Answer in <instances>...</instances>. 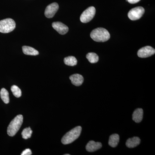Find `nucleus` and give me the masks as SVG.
Listing matches in <instances>:
<instances>
[{
  "label": "nucleus",
  "instance_id": "obj_1",
  "mask_svg": "<svg viewBox=\"0 0 155 155\" xmlns=\"http://www.w3.org/2000/svg\"><path fill=\"white\" fill-rule=\"evenodd\" d=\"M90 36L93 40L98 42L107 41L110 38L109 31L103 28H98L94 29L91 33Z\"/></svg>",
  "mask_w": 155,
  "mask_h": 155
},
{
  "label": "nucleus",
  "instance_id": "obj_2",
  "mask_svg": "<svg viewBox=\"0 0 155 155\" xmlns=\"http://www.w3.org/2000/svg\"><path fill=\"white\" fill-rule=\"evenodd\" d=\"M82 128L81 126H77L67 132L62 139V143L66 145L72 143L80 136Z\"/></svg>",
  "mask_w": 155,
  "mask_h": 155
},
{
  "label": "nucleus",
  "instance_id": "obj_3",
  "mask_svg": "<svg viewBox=\"0 0 155 155\" xmlns=\"http://www.w3.org/2000/svg\"><path fill=\"white\" fill-rule=\"evenodd\" d=\"M23 119V116L22 115H19L11 121L7 130V133L8 135L13 137L17 133L22 126Z\"/></svg>",
  "mask_w": 155,
  "mask_h": 155
},
{
  "label": "nucleus",
  "instance_id": "obj_4",
  "mask_svg": "<svg viewBox=\"0 0 155 155\" xmlns=\"http://www.w3.org/2000/svg\"><path fill=\"white\" fill-rule=\"evenodd\" d=\"M16 23L11 18L3 19L0 21V32L8 33L11 32L15 29Z\"/></svg>",
  "mask_w": 155,
  "mask_h": 155
},
{
  "label": "nucleus",
  "instance_id": "obj_5",
  "mask_svg": "<svg viewBox=\"0 0 155 155\" xmlns=\"http://www.w3.org/2000/svg\"><path fill=\"white\" fill-rule=\"evenodd\" d=\"M96 9L94 7H89L86 9L80 17V20L83 23H87L93 19L95 15Z\"/></svg>",
  "mask_w": 155,
  "mask_h": 155
},
{
  "label": "nucleus",
  "instance_id": "obj_6",
  "mask_svg": "<svg viewBox=\"0 0 155 155\" xmlns=\"http://www.w3.org/2000/svg\"><path fill=\"white\" fill-rule=\"evenodd\" d=\"M145 12L144 9L142 7H137L131 9L128 13V17L131 20L140 19Z\"/></svg>",
  "mask_w": 155,
  "mask_h": 155
},
{
  "label": "nucleus",
  "instance_id": "obj_7",
  "mask_svg": "<svg viewBox=\"0 0 155 155\" xmlns=\"http://www.w3.org/2000/svg\"><path fill=\"white\" fill-rule=\"evenodd\" d=\"M155 50L150 46H147L139 50L137 55L139 58H147L154 54Z\"/></svg>",
  "mask_w": 155,
  "mask_h": 155
},
{
  "label": "nucleus",
  "instance_id": "obj_8",
  "mask_svg": "<svg viewBox=\"0 0 155 155\" xmlns=\"http://www.w3.org/2000/svg\"><path fill=\"white\" fill-rule=\"evenodd\" d=\"M58 3H53L48 5L45 10V15L48 18H51L54 17L59 9Z\"/></svg>",
  "mask_w": 155,
  "mask_h": 155
},
{
  "label": "nucleus",
  "instance_id": "obj_9",
  "mask_svg": "<svg viewBox=\"0 0 155 155\" xmlns=\"http://www.w3.org/2000/svg\"><path fill=\"white\" fill-rule=\"evenodd\" d=\"M52 25L53 28L61 35L66 34L69 31L68 26L61 22H54Z\"/></svg>",
  "mask_w": 155,
  "mask_h": 155
},
{
  "label": "nucleus",
  "instance_id": "obj_10",
  "mask_svg": "<svg viewBox=\"0 0 155 155\" xmlns=\"http://www.w3.org/2000/svg\"><path fill=\"white\" fill-rule=\"evenodd\" d=\"M102 145L100 142H96L93 140L89 142L86 146V149L89 152H93L100 149L102 147Z\"/></svg>",
  "mask_w": 155,
  "mask_h": 155
},
{
  "label": "nucleus",
  "instance_id": "obj_11",
  "mask_svg": "<svg viewBox=\"0 0 155 155\" xmlns=\"http://www.w3.org/2000/svg\"><path fill=\"white\" fill-rule=\"evenodd\" d=\"M69 79L73 85L76 86H79L82 84L84 81V78L79 74H73L69 77Z\"/></svg>",
  "mask_w": 155,
  "mask_h": 155
},
{
  "label": "nucleus",
  "instance_id": "obj_12",
  "mask_svg": "<svg viewBox=\"0 0 155 155\" xmlns=\"http://www.w3.org/2000/svg\"><path fill=\"white\" fill-rule=\"evenodd\" d=\"M143 110L141 108H138L135 110L132 114V119L137 123L141 122L143 118Z\"/></svg>",
  "mask_w": 155,
  "mask_h": 155
},
{
  "label": "nucleus",
  "instance_id": "obj_13",
  "mask_svg": "<svg viewBox=\"0 0 155 155\" xmlns=\"http://www.w3.org/2000/svg\"><path fill=\"white\" fill-rule=\"evenodd\" d=\"M140 139L139 137H134L127 140L126 142V145L129 148H132L137 146L140 144Z\"/></svg>",
  "mask_w": 155,
  "mask_h": 155
},
{
  "label": "nucleus",
  "instance_id": "obj_14",
  "mask_svg": "<svg viewBox=\"0 0 155 155\" xmlns=\"http://www.w3.org/2000/svg\"><path fill=\"white\" fill-rule=\"evenodd\" d=\"M22 51L25 55L36 56L39 54V52L35 49L31 47L24 46L22 47Z\"/></svg>",
  "mask_w": 155,
  "mask_h": 155
},
{
  "label": "nucleus",
  "instance_id": "obj_15",
  "mask_svg": "<svg viewBox=\"0 0 155 155\" xmlns=\"http://www.w3.org/2000/svg\"><path fill=\"white\" fill-rule=\"evenodd\" d=\"M119 142V136L118 134H112L110 136L109 138V145L112 147H116L117 146Z\"/></svg>",
  "mask_w": 155,
  "mask_h": 155
},
{
  "label": "nucleus",
  "instance_id": "obj_16",
  "mask_svg": "<svg viewBox=\"0 0 155 155\" xmlns=\"http://www.w3.org/2000/svg\"><path fill=\"white\" fill-rule=\"evenodd\" d=\"M64 62L67 66L73 67L77 65V60L76 58L73 56H69L64 58Z\"/></svg>",
  "mask_w": 155,
  "mask_h": 155
},
{
  "label": "nucleus",
  "instance_id": "obj_17",
  "mask_svg": "<svg viewBox=\"0 0 155 155\" xmlns=\"http://www.w3.org/2000/svg\"><path fill=\"white\" fill-rule=\"evenodd\" d=\"M0 95L2 100L6 104H8L10 101L9 99V93L5 88H3L0 91Z\"/></svg>",
  "mask_w": 155,
  "mask_h": 155
},
{
  "label": "nucleus",
  "instance_id": "obj_18",
  "mask_svg": "<svg viewBox=\"0 0 155 155\" xmlns=\"http://www.w3.org/2000/svg\"><path fill=\"white\" fill-rule=\"evenodd\" d=\"M86 58L91 64H95L99 61V57L94 53H89L87 54Z\"/></svg>",
  "mask_w": 155,
  "mask_h": 155
},
{
  "label": "nucleus",
  "instance_id": "obj_19",
  "mask_svg": "<svg viewBox=\"0 0 155 155\" xmlns=\"http://www.w3.org/2000/svg\"><path fill=\"white\" fill-rule=\"evenodd\" d=\"M32 133V130L31 129L30 127H26L22 130V138L24 139H27L31 137Z\"/></svg>",
  "mask_w": 155,
  "mask_h": 155
},
{
  "label": "nucleus",
  "instance_id": "obj_20",
  "mask_svg": "<svg viewBox=\"0 0 155 155\" xmlns=\"http://www.w3.org/2000/svg\"><path fill=\"white\" fill-rule=\"evenodd\" d=\"M11 91L15 97L17 98L20 97L22 95V91L20 88L16 85H13L11 87Z\"/></svg>",
  "mask_w": 155,
  "mask_h": 155
},
{
  "label": "nucleus",
  "instance_id": "obj_21",
  "mask_svg": "<svg viewBox=\"0 0 155 155\" xmlns=\"http://www.w3.org/2000/svg\"><path fill=\"white\" fill-rule=\"evenodd\" d=\"M32 154V152L29 149H27L23 151L21 153V155H31Z\"/></svg>",
  "mask_w": 155,
  "mask_h": 155
},
{
  "label": "nucleus",
  "instance_id": "obj_22",
  "mask_svg": "<svg viewBox=\"0 0 155 155\" xmlns=\"http://www.w3.org/2000/svg\"><path fill=\"white\" fill-rule=\"evenodd\" d=\"M140 0H127V2L131 4H134L138 2Z\"/></svg>",
  "mask_w": 155,
  "mask_h": 155
},
{
  "label": "nucleus",
  "instance_id": "obj_23",
  "mask_svg": "<svg viewBox=\"0 0 155 155\" xmlns=\"http://www.w3.org/2000/svg\"><path fill=\"white\" fill-rule=\"evenodd\" d=\"M65 155H69V154H65Z\"/></svg>",
  "mask_w": 155,
  "mask_h": 155
}]
</instances>
